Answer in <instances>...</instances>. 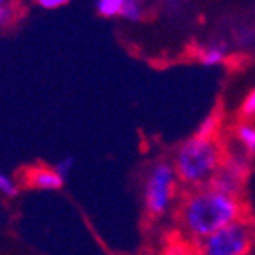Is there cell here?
I'll list each match as a JSON object with an SVG mask.
<instances>
[{
    "label": "cell",
    "mask_w": 255,
    "mask_h": 255,
    "mask_svg": "<svg viewBox=\"0 0 255 255\" xmlns=\"http://www.w3.org/2000/svg\"><path fill=\"white\" fill-rule=\"evenodd\" d=\"M255 243V225L252 220H241L223 227L214 234L193 243L195 255H248Z\"/></svg>",
    "instance_id": "obj_3"
},
{
    "label": "cell",
    "mask_w": 255,
    "mask_h": 255,
    "mask_svg": "<svg viewBox=\"0 0 255 255\" xmlns=\"http://www.w3.org/2000/svg\"><path fill=\"white\" fill-rule=\"evenodd\" d=\"M5 2H7V0H0V5H4Z\"/></svg>",
    "instance_id": "obj_18"
},
{
    "label": "cell",
    "mask_w": 255,
    "mask_h": 255,
    "mask_svg": "<svg viewBox=\"0 0 255 255\" xmlns=\"http://www.w3.org/2000/svg\"><path fill=\"white\" fill-rule=\"evenodd\" d=\"M177 218L182 234L191 243H196L245 218V205L238 196L204 186L191 189L184 196Z\"/></svg>",
    "instance_id": "obj_1"
},
{
    "label": "cell",
    "mask_w": 255,
    "mask_h": 255,
    "mask_svg": "<svg viewBox=\"0 0 255 255\" xmlns=\"http://www.w3.org/2000/svg\"><path fill=\"white\" fill-rule=\"evenodd\" d=\"M248 170H250V157H248L247 153L243 152L225 153L223 164H221V168L214 175V179L211 180L209 186L214 187L220 193L241 198Z\"/></svg>",
    "instance_id": "obj_5"
},
{
    "label": "cell",
    "mask_w": 255,
    "mask_h": 255,
    "mask_svg": "<svg viewBox=\"0 0 255 255\" xmlns=\"http://www.w3.org/2000/svg\"><path fill=\"white\" fill-rule=\"evenodd\" d=\"M227 55H229V48L225 43H209L198 50V59L204 66H218L225 63Z\"/></svg>",
    "instance_id": "obj_7"
},
{
    "label": "cell",
    "mask_w": 255,
    "mask_h": 255,
    "mask_svg": "<svg viewBox=\"0 0 255 255\" xmlns=\"http://www.w3.org/2000/svg\"><path fill=\"white\" fill-rule=\"evenodd\" d=\"M23 182L29 184L30 187H36V189H43V191H55V189L63 187L64 180L55 173L54 168L34 166L23 173Z\"/></svg>",
    "instance_id": "obj_6"
},
{
    "label": "cell",
    "mask_w": 255,
    "mask_h": 255,
    "mask_svg": "<svg viewBox=\"0 0 255 255\" xmlns=\"http://www.w3.org/2000/svg\"><path fill=\"white\" fill-rule=\"evenodd\" d=\"M73 166H75V157H72V155H66V157H63V159H59V161H57V164L54 166V170H55V173L59 175L61 179L66 180V177L72 173Z\"/></svg>",
    "instance_id": "obj_15"
},
{
    "label": "cell",
    "mask_w": 255,
    "mask_h": 255,
    "mask_svg": "<svg viewBox=\"0 0 255 255\" xmlns=\"http://www.w3.org/2000/svg\"><path fill=\"white\" fill-rule=\"evenodd\" d=\"M0 193L9 196V198L18 195V182L4 171H0Z\"/></svg>",
    "instance_id": "obj_13"
},
{
    "label": "cell",
    "mask_w": 255,
    "mask_h": 255,
    "mask_svg": "<svg viewBox=\"0 0 255 255\" xmlns=\"http://www.w3.org/2000/svg\"><path fill=\"white\" fill-rule=\"evenodd\" d=\"M177 184H179V179H177L171 161L162 159V161L153 162L146 173L145 189H143L145 209L150 216H164L170 211L175 191H177Z\"/></svg>",
    "instance_id": "obj_4"
},
{
    "label": "cell",
    "mask_w": 255,
    "mask_h": 255,
    "mask_svg": "<svg viewBox=\"0 0 255 255\" xmlns=\"http://www.w3.org/2000/svg\"><path fill=\"white\" fill-rule=\"evenodd\" d=\"M16 5L13 2H5L4 5H0V27H7L9 23H13V20L16 18Z\"/></svg>",
    "instance_id": "obj_14"
},
{
    "label": "cell",
    "mask_w": 255,
    "mask_h": 255,
    "mask_svg": "<svg viewBox=\"0 0 255 255\" xmlns=\"http://www.w3.org/2000/svg\"><path fill=\"white\" fill-rule=\"evenodd\" d=\"M239 115H241L243 122L255 120V88L243 98L241 106H239Z\"/></svg>",
    "instance_id": "obj_12"
},
{
    "label": "cell",
    "mask_w": 255,
    "mask_h": 255,
    "mask_svg": "<svg viewBox=\"0 0 255 255\" xmlns=\"http://www.w3.org/2000/svg\"><path fill=\"white\" fill-rule=\"evenodd\" d=\"M122 7H124V0H98L95 4L97 13L104 18H115L122 14Z\"/></svg>",
    "instance_id": "obj_11"
},
{
    "label": "cell",
    "mask_w": 255,
    "mask_h": 255,
    "mask_svg": "<svg viewBox=\"0 0 255 255\" xmlns=\"http://www.w3.org/2000/svg\"><path fill=\"white\" fill-rule=\"evenodd\" d=\"M36 4H38L39 7H43V9H57V7H63V5H66L68 2H66V0H38Z\"/></svg>",
    "instance_id": "obj_17"
},
{
    "label": "cell",
    "mask_w": 255,
    "mask_h": 255,
    "mask_svg": "<svg viewBox=\"0 0 255 255\" xmlns=\"http://www.w3.org/2000/svg\"><path fill=\"white\" fill-rule=\"evenodd\" d=\"M145 16V5L137 2V0H124V7L120 18L128 21H141Z\"/></svg>",
    "instance_id": "obj_10"
},
{
    "label": "cell",
    "mask_w": 255,
    "mask_h": 255,
    "mask_svg": "<svg viewBox=\"0 0 255 255\" xmlns=\"http://www.w3.org/2000/svg\"><path fill=\"white\" fill-rule=\"evenodd\" d=\"M234 134L248 157H255V125L252 122H241L236 125Z\"/></svg>",
    "instance_id": "obj_8"
},
{
    "label": "cell",
    "mask_w": 255,
    "mask_h": 255,
    "mask_svg": "<svg viewBox=\"0 0 255 255\" xmlns=\"http://www.w3.org/2000/svg\"><path fill=\"white\" fill-rule=\"evenodd\" d=\"M220 124H221L220 115H218V113H211V115L205 116L200 122V125H198V128H196V132H195V136L202 137V139H216Z\"/></svg>",
    "instance_id": "obj_9"
},
{
    "label": "cell",
    "mask_w": 255,
    "mask_h": 255,
    "mask_svg": "<svg viewBox=\"0 0 255 255\" xmlns=\"http://www.w3.org/2000/svg\"><path fill=\"white\" fill-rule=\"evenodd\" d=\"M223 159L225 153L216 139L191 136L175 150L171 164L179 182L191 189H198L211 184L223 164Z\"/></svg>",
    "instance_id": "obj_2"
},
{
    "label": "cell",
    "mask_w": 255,
    "mask_h": 255,
    "mask_svg": "<svg viewBox=\"0 0 255 255\" xmlns=\"http://www.w3.org/2000/svg\"><path fill=\"white\" fill-rule=\"evenodd\" d=\"M236 39L241 47H252L255 43V29L254 27H241L236 32Z\"/></svg>",
    "instance_id": "obj_16"
}]
</instances>
